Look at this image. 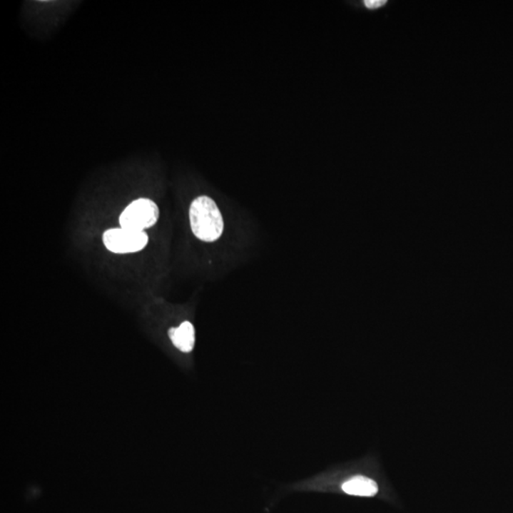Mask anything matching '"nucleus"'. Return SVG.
<instances>
[{
	"label": "nucleus",
	"mask_w": 513,
	"mask_h": 513,
	"mask_svg": "<svg viewBox=\"0 0 513 513\" xmlns=\"http://www.w3.org/2000/svg\"><path fill=\"white\" fill-rule=\"evenodd\" d=\"M192 232L198 239L206 243L215 242L222 236L223 220L216 203L208 196H200L189 208Z\"/></svg>",
	"instance_id": "1"
},
{
	"label": "nucleus",
	"mask_w": 513,
	"mask_h": 513,
	"mask_svg": "<svg viewBox=\"0 0 513 513\" xmlns=\"http://www.w3.org/2000/svg\"><path fill=\"white\" fill-rule=\"evenodd\" d=\"M172 343L183 352H191L195 344V330L189 322H183L177 328H171L168 331Z\"/></svg>",
	"instance_id": "4"
},
{
	"label": "nucleus",
	"mask_w": 513,
	"mask_h": 513,
	"mask_svg": "<svg viewBox=\"0 0 513 513\" xmlns=\"http://www.w3.org/2000/svg\"><path fill=\"white\" fill-rule=\"evenodd\" d=\"M367 8L369 9H377L382 7L383 5L386 4L385 0H365L364 1Z\"/></svg>",
	"instance_id": "6"
},
{
	"label": "nucleus",
	"mask_w": 513,
	"mask_h": 513,
	"mask_svg": "<svg viewBox=\"0 0 513 513\" xmlns=\"http://www.w3.org/2000/svg\"><path fill=\"white\" fill-rule=\"evenodd\" d=\"M103 243L108 250L116 254L136 253L146 248L148 236L146 232L125 228L108 229L103 234Z\"/></svg>",
	"instance_id": "3"
},
{
	"label": "nucleus",
	"mask_w": 513,
	"mask_h": 513,
	"mask_svg": "<svg viewBox=\"0 0 513 513\" xmlns=\"http://www.w3.org/2000/svg\"><path fill=\"white\" fill-rule=\"evenodd\" d=\"M342 491L355 497H372L377 494L378 486L370 478L355 477L343 484Z\"/></svg>",
	"instance_id": "5"
},
{
	"label": "nucleus",
	"mask_w": 513,
	"mask_h": 513,
	"mask_svg": "<svg viewBox=\"0 0 513 513\" xmlns=\"http://www.w3.org/2000/svg\"><path fill=\"white\" fill-rule=\"evenodd\" d=\"M159 219V208L150 199L141 198L134 200L120 215L119 223L122 228L133 231H144L153 228Z\"/></svg>",
	"instance_id": "2"
}]
</instances>
